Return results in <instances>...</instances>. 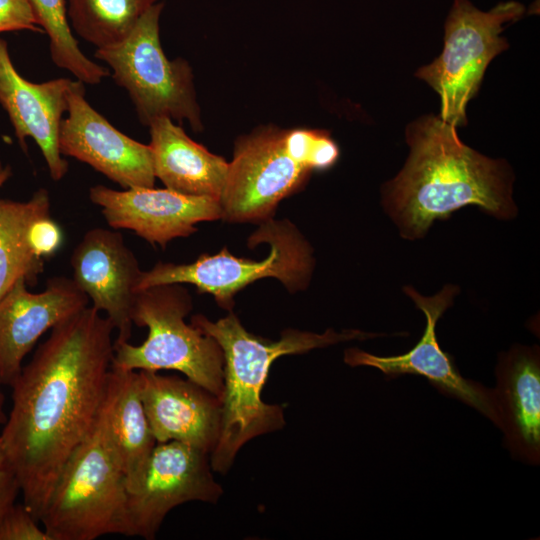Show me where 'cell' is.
<instances>
[{
    "instance_id": "cell-1",
    "label": "cell",
    "mask_w": 540,
    "mask_h": 540,
    "mask_svg": "<svg viewBox=\"0 0 540 540\" xmlns=\"http://www.w3.org/2000/svg\"><path fill=\"white\" fill-rule=\"evenodd\" d=\"M92 306L51 329L10 386L0 444L23 503L40 521L64 464L92 428L105 399L113 324Z\"/></svg>"
},
{
    "instance_id": "cell-2",
    "label": "cell",
    "mask_w": 540,
    "mask_h": 540,
    "mask_svg": "<svg viewBox=\"0 0 540 540\" xmlns=\"http://www.w3.org/2000/svg\"><path fill=\"white\" fill-rule=\"evenodd\" d=\"M456 129L435 115L407 127L408 159L383 191L404 238L423 237L436 219L468 205L502 219L516 214L509 166L465 145Z\"/></svg>"
},
{
    "instance_id": "cell-3",
    "label": "cell",
    "mask_w": 540,
    "mask_h": 540,
    "mask_svg": "<svg viewBox=\"0 0 540 540\" xmlns=\"http://www.w3.org/2000/svg\"><path fill=\"white\" fill-rule=\"evenodd\" d=\"M191 323L217 341L224 358L221 428L210 453L212 470L220 474L229 471L244 444L286 424L283 406L265 403L261 397L270 367L277 358L377 336L354 329H328L322 334L287 329L279 340L271 341L248 332L232 312L216 322L195 315Z\"/></svg>"
},
{
    "instance_id": "cell-4",
    "label": "cell",
    "mask_w": 540,
    "mask_h": 540,
    "mask_svg": "<svg viewBox=\"0 0 540 540\" xmlns=\"http://www.w3.org/2000/svg\"><path fill=\"white\" fill-rule=\"evenodd\" d=\"M338 157L327 131L261 127L236 142L219 199L221 218L233 223L270 219L282 199Z\"/></svg>"
},
{
    "instance_id": "cell-5",
    "label": "cell",
    "mask_w": 540,
    "mask_h": 540,
    "mask_svg": "<svg viewBox=\"0 0 540 540\" xmlns=\"http://www.w3.org/2000/svg\"><path fill=\"white\" fill-rule=\"evenodd\" d=\"M126 499V477L109 437L104 399L89 433L60 471L40 523L51 540L123 535Z\"/></svg>"
},
{
    "instance_id": "cell-6",
    "label": "cell",
    "mask_w": 540,
    "mask_h": 540,
    "mask_svg": "<svg viewBox=\"0 0 540 540\" xmlns=\"http://www.w3.org/2000/svg\"><path fill=\"white\" fill-rule=\"evenodd\" d=\"M188 291L181 284H167L138 291L131 319L147 327L140 345L115 339L112 366L123 370H175L221 398L224 358L217 341L185 317L191 311Z\"/></svg>"
},
{
    "instance_id": "cell-7",
    "label": "cell",
    "mask_w": 540,
    "mask_h": 540,
    "mask_svg": "<svg viewBox=\"0 0 540 540\" xmlns=\"http://www.w3.org/2000/svg\"><path fill=\"white\" fill-rule=\"evenodd\" d=\"M270 245L266 259L237 258L226 248L214 255L202 254L188 264L158 262L142 271L136 292L167 284L194 285L199 292L211 294L223 308L231 309L234 295L250 283L273 277L290 291L304 288L313 269L311 247L289 221L268 219L248 240L249 247Z\"/></svg>"
},
{
    "instance_id": "cell-8",
    "label": "cell",
    "mask_w": 540,
    "mask_h": 540,
    "mask_svg": "<svg viewBox=\"0 0 540 540\" xmlns=\"http://www.w3.org/2000/svg\"><path fill=\"white\" fill-rule=\"evenodd\" d=\"M164 4L157 2L120 43L99 48L95 57L112 71L115 83L125 89L143 125L157 118L187 121L202 130L193 73L184 59L170 60L160 41V16Z\"/></svg>"
},
{
    "instance_id": "cell-9",
    "label": "cell",
    "mask_w": 540,
    "mask_h": 540,
    "mask_svg": "<svg viewBox=\"0 0 540 540\" xmlns=\"http://www.w3.org/2000/svg\"><path fill=\"white\" fill-rule=\"evenodd\" d=\"M524 13L525 7L516 1L483 11L469 0H454L441 54L416 72L439 95L443 121L456 128L466 125L467 104L478 92L488 65L509 46L502 36L505 26Z\"/></svg>"
},
{
    "instance_id": "cell-10",
    "label": "cell",
    "mask_w": 540,
    "mask_h": 540,
    "mask_svg": "<svg viewBox=\"0 0 540 540\" xmlns=\"http://www.w3.org/2000/svg\"><path fill=\"white\" fill-rule=\"evenodd\" d=\"M210 454L185 443H157L137 485L127 493L124 536L155 538L166 515L190 501L215 504L223 489Z\"/></svg>"
},
{
    "instance_id": "cell-11",
    "label": "cell",
    "mask_w": 540,
    "mask_h": 540,
    "mask_svg": "<svg viewBox=\"0 0 540 540\" xmlns=\"http://www.w3.org/2000/svg\"><path fill=\"white\" fill-rule=\"evenodd\" d=\"M457 290L453 285H446L436 295L426 297L406 286L405 293L426 317L425 331L417 344L408 352L394 356H377L358 348H348L344 352V362L352 367L376 368L387 377L404 374L425 377L441 393L476 409L499 427L500 415L494 389L464 378L437 341V321L452 305Z\"/></svg>"
},
{
    "instance_id": "cell-12",
    "label": "cell",
    "mask_w": 540,
    "mask_h": 540,
    "mask_svg": "<svg viewBox=\"0 0 540 540\" xmlns=\"http://www.w3.org/2000/svg\"><path fill=\"white\" fill-rule=\"evenodd\" d=\"M66 113L59 130L62 156L88 164L123 189L154 187L149 145L125 135L98 113L78 80L68 93Z\"/></svg>"
},
{
    "instance_id": "cell-13",
    "label": "cell",
    "mask_w": 540,
    "mask_h": 540,
    "mask_svg": "<svg viewBox=\"0 0 540 540\" xmlns=\"http://www.w3.org/2000/svg\"><path fill=\"white\" fill-rule=\"evenodd\" d=\"M89 198L101 208L110 228L131 230L162 248L175 238L194 233L196 224L221 218L219 200L185 195L168 188L115 190L95 185L89 190Z\"/></svg>"
},
{
    "instance_id": "cell-14",
    "label": "cell",
    "mask_w": 540,
    "mask_h": 540,
    "mask_svg": "<svg viewBox=\"0 0 540 540\" xmlns=\"http://www.w3.org/2000/svg\"><path fill=\"white\" fill-rule=\"evenodd\" d=\"M88 302L72 278H50L38 293L29 290L25 279H19L0 298L2 384H13L25 357L44 333L86 308Z\"/></svg>"
},
{
    "instance_id": "cell-15",
    "label": "cell",
    "mask_w": 540,
    "mask_h": 540,
    "mask_svg": "<svg viewBox=\"0 0 540 540\" xmlns=\"http://www.w3.org/2000/svg\"><path fill=\"white\" fill-rule=\"evenodd\" d=\"M73 281L113 324L118 340H128L132 309L142 270L116 229L88 230L71 256Z\"/></svg>"
},
{
    "instance_id": "cell-16",
    "label": "cell",
    "mask_w": 540,
    "mask_h": 540,
    "mask_svg": "<svg viewBox=\"0 0 540 540\" xmlns=\"http://www.w3.org/2000/svg\"><path fill=\"white\" fill-rule=\"evenodd\" d=\"M74 81L70 78L42 83L26 80L16 70L7 42L0 38V105L23 149L26 138L38 145L54 181H60L69 169L59 149V130Z\"/></svg>"
},
{
    "instance_id": "cell-17",
    "label": "cell",
    "mask_w": 540,
    "mask_h": 540,
    "mask_svg": "<svg viewBox=\"0 0 540 540\" xmlns=\"http://www.w3.org/2000/svg\"><path fill=\"white\" fill-rule=\"evenodd\" d=\"M137 371L142 402L157 443L177 441L210 454L220 434V398L187 378Z\"/></svg>"
},
{
    "instance_id": "cell-18",
    "label": "cell",
    "mask_w": 540,
    "mask_h": 540,
    "mask_svg": "<svg viewBox=\"0 0 540 540\" xmlns=\"http://www.w3.org/2000/svg\"><path fill=\"white\" fill-rule=\"evenodd\" d=\"M494 392L499 428L511 455L525 463L540 462V353L538 346L514 345L501 353Z\"/></svg>"
},
{
    "instance_id": "cell-19",
    "label": "cell",
    "mask_w": 540,
    "mask_h": 540,
    "mask_svg": "<svg viewBox=\"0 0 540 540\" xmlns=\"http://www.w3.org/2000/svg\"><path fill=\"white\" fill-rule=\"evenodd\" d=\"M148 127L155 178L178 193L219 200L229 163L192 140L170 118H157Z\"/></svg>"
},
{
    "instance_id": "cell-20",
    "label": "cell",
    "mask_w": 540,
    "mask_h": 540,
    "mask_svg": "<svg viewBox=\"0 0 540 540\" xmlns=\"http://www.w3.org/2000/svg\"><path fill=\"white\" fill-rule=\"evenodd\" d=\"M105 407L109 437L125 474L128 493L141 479L157 444L142 402L137 370L111 366Z\"/></svg>"
},
{
    "instance_id": "cell-21",
    "label": "cell",
    "mask_w": 540,
    "mask_h": 540,
    "mask_svg": "<svg viewBox=\"0 0 540 540\" xmlns=\"http://www.w3.org/2000/svg\"><path fill=\"white\" fill-rule=\"evenodd\" d=\"M50 196L40 188L26 201L0 198V298L21 278L37 283L45 259L34 249L33 225L50 214Z\"/></svg>"
},
{
    "instance_id": "cell-22",
    "label": "cell",
    "mask_w": 540,
    "mask_h": 540,
    "mask_svg": "<svg viewBox=\"0 0 540 540\" xmlns=\"http://www.w3.org/2000/svg\"><path fill=\"white\" fill-rule=\"evenodd\" d=\"M158 0H67L72 32L96 49L116 45Z\"/></svg>"
},
{
    "instance_id": "cell-23",
    "label": "cell",
    "mask_w": 540,
    "mask_h": 540,
    "mask_svg": "<svg viewBox=\"0 0 540 540\" xmlns=\"http://www.w3.org/2000/svg\"><path fill=\"white\" fill-rule=\"evenodd\" d=\"M37 25L49 38L53 63L83 84L96 85L109 75V71L88 58L78 46L70 28L66 0H28Z\"/></svg>"
},
{
    "instance_id": "cell-24",
    "label": "cell",
    "mask_w": 540,
    "mask_h": 540,
    "mask_svg": "<svg viewBox=\"0 0 540 540\" xmlns=\"http://www.w3.org/2000/svg\"><path fill=\"white\" fill-rule=\"evenodd\" d=\"M24 503L13 504L0 520V540H51Z\"/></svg>"
},
{
    "instance_id": "cell-25",
    "label": "cell",
    "mask_w": 540,
    "mask_h": 540,
    "mask_svg": "<svg viewBox=\"0 0 540 540\" xmlns=\"http://www.w3.org/2000/svg\"><path fill=\"white\" fill-rule=\"evenodd\" d=\"M20 30L43 32L30 3L28 0H0V33Z\"/></svg>"
},
{
    "instance_id": "cell-26",
    "label": "cell",
    "mask_w": 540,
    "mask_h": 540,
    "mask_svg": "<svg viewBox=\"0 0 540 540\" xmlns=\"http://www.w3.org/2000/svg\"><path fill=\"white\" fill-rule=\"evenodd\" d=\"M31 240L34 249L43 259L50 258L61 247L62 230L51 215H48L33 225Z\"/></svg>"
},
{
    "instance_id": "cell-27",
    "label": "cell",
    "mask_w": 540,
    "mask_h": 540,
    "mask_svg": "<svg viewBox=\"0 0 540 540\" xmlns=\"http://www.w3.org/2000/svg\"><path fill=\"white\" fill-rule=\"evenodd\" d=\"M19 493L20 485L17 476L0 444V520L9 508L15 504Z\"/></svg>"
},
{
    "instance_id": "cell-28",
    "label": "cell",
    "mask_w": 540,
    "mask_h": 540,
    "mask_svg": "<svg viewBox=\"0 0 540 540\" xmlns=\"http://www.w3.org/2000/svg\"><path fill=\"white\" fill-rule=\"evenodd\" d=\"M11 176V167L5 164L0 158V188L10 179Z\"/></svg>"
},
{
    "instance_id": "cell-29",
    "label": "cell",
    "mask_w": 540,
    "mask_h": 540,
    "mask_svg": "<svg viewBox=\"0 0 540 540\" xmlns=\"http://www.w3.org/2000/svg\"><path fill=\"white\" fill-rule=\"evenodd\" d=\"M2 382L0 380V426L4 424L6 416L4 414V394L2 391Z\"/></svg>"
}]
</instances>
